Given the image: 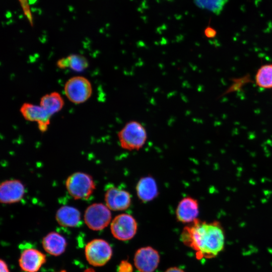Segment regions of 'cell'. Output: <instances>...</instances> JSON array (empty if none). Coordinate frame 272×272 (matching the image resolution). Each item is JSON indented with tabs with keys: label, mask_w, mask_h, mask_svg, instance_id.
Instances as JSON below:
<instances>
[{
	"label": "cell",
	"mask_w": 272,
	"mask_h": 272,
	"mask_svg": "<svg viewBox=\"0 0 272 272\" xmlns=\"http://www.w3.org/2000/svg\"><path fill=\"white\" fill-rule=\"evenodd\" d=\"M25 192L24 184L19 180H5L0 185V201L2 203L10 204L19 202Z\"/></svg>",
	"instance_id": "11"
},
{
	"label": "cell",
	"mask_w": 272,
	"mask_h": 272,
	"mask_svg": "<svg viewBox=\"0 0 272 272\" xmlns=\"http://www.w3.org/2000/svg\"><path fill=\"white\" fill-rule=\"evenodd\" d=\"M65 186L69 193L75 199L88 198L96 187L92 177L81 172L69 176L66 180Z\"/></svg>",
	"instance_id": "3"
},
{
	"label": "cell",
	"mask_w": 272,
	"mask_h": 272,
	"mask_svg": "<svg viewBox=\"0 0 272 272\" xmlns=\"http://www.w3.org/2000/svg\"><path fill=\"white\" fill-rule=\"evenodd\" d=\"M29 3L31 4H34L36 1V0H29Z\"/></svg>",
	"instance_id": "26"
},
{
	"label": "cell",
	"mask_w": 272,
	"mask_h": 272,
	"mask_svg": "<svg viewBox=\"0 0 272 272\" xmlns=\"http://www.w3.org/2000/svg\"><path fill=\"white\" fill-rule=\"evenodd\" d=\"M64 103L63 98L56 92L43 96L40 101V105L51 116L60 111Z\"/></svg>",
	"instance_id": "17"
},
{
	"label": "cell",
	"mask_w": 272,
	"mask_h": 272,
	"mask_svg": "<svg viewBox=\"0 0 272 272\" xmlns=\"http://www.w3.org/2000/svg\"><path fill=\"white\" fill-rule=\"evenodd\" d=\"M131 196L126 190L111 186L105 193L106 206L112 211H123L128 209L131 204Z\"/></svg>",
	"instance_id": "10"
},
{
	"label": "cell",
	"mask_w": 272,
	"mask_h": 272,
	"mask_svg": "<svg viewBox=\"0 0 272 272\" xmlns=\"http://www.w3.org/2000/svg\"><path fill=\"white\" fill-rule=\"evenodd\" d=\"M228 0H194L197 7L211 11L215 14H220Z\"/></svg>",
	"instance_id": "19"
},
{
	"label": "cell",
	"mask_w": 272,
	"mask_h": 272,
	"mask_svg": "<svg viewBox=\"0 0 272 272\" xmlns=\"http://www.w3.org/2000/svg\"><path fill=\"white\" fill-rule=\"evenodd\" d=\"M45 261L46 256L43 253L37 249L28 248L22 252L19 265L24 271L37 272Z\"/></svg>",
	"instance_id": "13"
},
{
	"label": "cell",
	"mask_w": 272,
	"mask_h": 272,
	"mask_svg": "<svg viewBox=\"0 0 272 272\" xmlns=\"http://www.w3.org/2000/svg\"><path fill=\"white\" fill-rule=\"evenodd\" d=\"M56 220L57 223L63 227H75L81 222V214L76 208L64 206L56 212Z\"/></svg>",
	"instance_id": "15"
},
{
	"label": "cell",
	"mask_w": 272,
	"mask_h": 272,
	"mask_svg": "<svg viewBox=\"0 0 272 272\" xmlns=\"http://www.w3.org/2000/svg\"><path fill=\"white\" fill-rule=\"evenodd\" d=\"M111 219L110 210L101 203H95L89 206L84 214V221L87 226L95 231L106 227Z\"/></svg>",
	"instance_id": "5"
},
{
	"label": "cell",
	"mask_w": 272,
	"mask_h": 272,
	"mask_svg": "<svg viewBox=\"0 0 272 272\" xmlns=\"http://www.w3.org/2000/svg\"><path fill=\"white\" fill-rule=\"evenodd\" d=\"M255 81L256 85L262 89H272V63L263 64L257 70Z\"/></svg>",
	"instance_id": "18"
},
{
	"label": "cell",
	"mask_w": 272,
	"mask_h": 272,
	"mask_svg": "<svg viewBox=\"0 0 272 272\" xmlns=\"http://www.w3.org/2000/svg\"><path fill=\"white\" fill-rule=\"evenodd\" d=\"M84 272H95V271L92 268H88L85 270Z\"/></svg>",
	"instance_id": "25"
},
{
	"label": "cell",
	"mask_w": 272,
	"mask_h": 272,
	"mask_svg": "<svg viewBox=\"0 0 272 272\" xmlns=\"http://www.w3.org/2000/svg\"><path fill=\"white\" fill-rule=\"evenodd\" d=\"M165 272H185L183 270L177 267H172L167 269Z\"/></svg>",
	"instance_id": "24"
},
{
	"label": "cell",
	"mask_w": 272,
	"mask_h": 272,
	"mask_svg": "<svg viewBox=\"0 0 272 272\" xmlns=\"http://www.w3.org/2000/svg\"><path fill=\"white\" fill-rule=\"evenodd\" d=\"M67 98L78 104L86 102L91 96L92 87L90 82L82 76H75L69 79L64 86Z\"/></svg>",
	"instance_id": "4"
},
{
	"label": "cell",
	"mask_w": 272,
	"mask_h": 272,
	"mask_svg": "<svg viewBox=\"0 0 272 272\" xmlns=\"http://www.w3.org/2000/svg\"><path fill=\"white\" fill-rule=\"evenodd\" d=\"M133 268L131 264L128 261L123 260L120 263L118 272H132Z\"/></svg>",
	"instance_id": "21"
},
{
	"label": "cell",
	"mask_w": 272,
	"mask_h": 272,
	"mask_svg": "<svg viewBox=\"0 0 272 272\" xmlns=\"http://www.w3.org/2000/svg\"><path fill=\"white\" fill-rule=\"evenodd\" d=\"M67 68L73 71L81 72L86 69L89 66L88 61L82 55L73 54L66 57Z\"/></svg>",
	"instance_id": "20"
},
{
	"label": "cell",
	"mask_w": 272,
	"mask_h": 272,
	"mask_svg": "<svg viewBox=\"0 0 272 272\" xmlns=\"http://www.w3.org/2000/svg\"><path fill=\"white\" fill-rule=\"evenodd\" d=\"M199 214V204L197 199L186 196L178 203L176 210V217L178 221L183 223H192Z\"/></svg>",
	"instance_id": "12"
},
{
	"label": "cell",
	"mask_w": 272,
	"mask_h": 272,
	"mask_svg": "<svg viewBox=\"0 0 272 272\" xmlns=\"http://www.w3.org/2000/svg\"><path fill=\"white\" fill-rule=\"evenodd\" d=\"M136 191L138 198L143 202L150 201L158 195L157 183L151 176L143 177L139 180Z\"/></svg>",
	"instance_id": "14"
},
{
	"label": "cell",
	"mask_w": 272,
	"mask_h": 272,
	"mask_svg": "<svg viewBox=\"0 0 272 272\" xmlns=\"http://www.w3.org/2000/svg\"><path fill=\"white\" fill-rule=\"evenodd\" d=\"M20 112L27 120L36 122L41 131H45L50 123V115L40 105L24 103L20 108Z\"/></svg>",
	"instance_id": "9"
},
{
	"label": "cell",
	"mask_w": 272,
	"mask_h": 272,
	"mask_svg": "<svg viewBox=\"0 0 272 272\" xmlns=\"http://www.w3.org/2000/svg\"><path fill=\"white\" fill-rule=\"evenodd\" d=\"M159 261L158 252L150 246L139 249L134 256V265L140 272H153Z\"/></svg>",
	"instance_id": "8"
},
{
	"label": "cell",
	"mask_w": 272,
	"mask_h": 272,
	"mask_svg": "<svg viewBox=\"0 0 272 272\" xmlns=\"http://www.w3.org/2000/svg\"><path fill=\"white\" fill-rule=\"evenodd\" d=\"M113 236L116 239L126 241L132 239L135 235L138 224L131 215L121 214L116 216L110 225Z\"/></svg>",
	"instance_id": "7"
},
{
	"label": "cell",
	"mask_w": 272,
	"mask_h": 272,
	"mask_svg": "<svg viewBox=\"0 0 272 272\" xmlns=\"http://www.w3.org/2000/svg\"><path fill=\"white\" fill-rule=\"evenodd\" d=\"M203 34L208 38H214L217 35V32L215 29L208 26L205 29Z\"/></svg>",
	"instance_id": "22"
},
{
	"label": "cell",
	"mask_w": 272,
	"mask_h": 272,
	"mask_svg": "<svg viewBox=\"0 0 272 272\" xmlns=\"http://www.w3.org/2000/svg\"><path fill=\"white\" fill-rule=\"evenodd\" d=\"M1 272H9L7 263L5 261L1 259Z\"/></svg>",
	"instance_id": "23"
},
{
	"label": "cell",
	"mask_w": 272,
	"mask_h": 272,
	"mask_svg": "<svg viewBox=\"0 0 272 272\" xmlns=\"http://www.w3.org/2000/svg\"><path fill=\"white\" fill-rule=\"evenodd\" d=\"M181 240L195 251L197 258H212L223 250L225 234L219 222H207L197 219L184 228Z\"/></svg>",
	"instance_id": "1"
},
{
	"label": "cell",
	"mask_w": 272,
	"mask_h": 272,
	"mask_svg": "<svg viewBox=\"0 0 272 272\" xmlns=\"http://www.w3.org/2000/svg\"><path fill=\"white\" fill-rule=\"evenodd\" d=\"M121 147L127 150H138L143 147L147 139L144 126L139 121L127 122L117 134Z\"/></svg>",
	"instance_id": "2"
},
{
	"label": "cell",
	"mask_w": 272,
	"mask_h": 272,
	"mask_svg": "<svg viewBox=\"0 0 272 272\" xmlns=\"http://www.w3.org/2000/svg\"><path fill=\"white\" fill-rule=\"evenodd\" d=\"M42 245L47 253L58 256L64 251L66 242L62 236L56 232H51L43 238Z\"/></svg>",
	"instance_id": "16"
},
{
	"label": "cell",
	"mask_w": 272,
	"mask_h": 272,
	"mask_svg": "<svg viewBox=\"0 0 272 272\" xmlns=\"http://www.w3.org/2000/svg\"><path fill=\"white\" fill-rule=\"evenodd\" d=\"M111 247L103 239H94L89 242L85 247V255L88 262L95 266L105 264L111 258Z\"/></svg>",
	"instance_id": "6"
}]
</instances>
